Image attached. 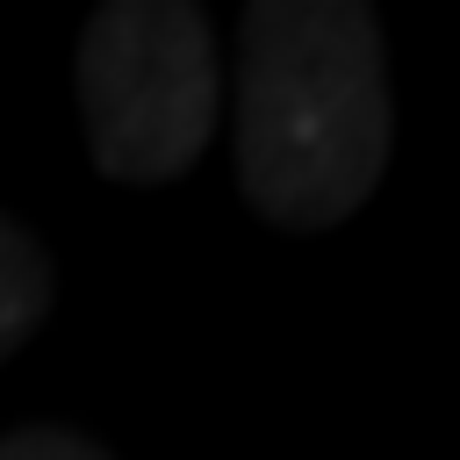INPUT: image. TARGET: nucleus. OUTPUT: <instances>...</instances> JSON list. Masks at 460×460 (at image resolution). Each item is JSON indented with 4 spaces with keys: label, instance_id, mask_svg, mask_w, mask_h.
Here are the masks:
<instances>
[{
    "label": "nucleus",
    "instance_id": "1",
    "mask_svg": "<svg viewBox=\"0 0 460 460\" xmlns=\"http://www.w3.org/2000/svg\"><path fill=\"white\" fill-rule=\"evenodd\" d=\"M388 165V86L367 7L266 0L244 22L237 180L280 230L345 223Z\"/></svg>",
    "mask_w": 460,
    "mask_h": 460
},
{
    "label": "nucleus",
    "instance_id": "3",
    "mask_svg": "<svg viewBox=\"0 0 460 460\" xmlns=\"http://www.w3.org/2000/svg\"><path fill=\"white\" fill-rule=\"evenodd\" d=\"M43 302H50V273H43L36 244H29V237H14V230L0 223V359L36 331Z\"/></svg>",
    "mask_w": 460,
    "mask_h": 460
},
{
    "label": "nucleus",
    "instance_id": "4",
    "mask_svg": "<svg viewBox=\"0 0 460 460\" xmlns=\"http://www.w3.org/2000/svg\"><path fill=\"white\" fill-rule=\"evenodd\" d=\"M0 460H101V453L72 431H14L0 438Z\"/></svg>",
    "mask_w": 460,
    "mask_h": 460
},
{
    "label": "nucleus",
    "instance_id": "2",
    "mask_svg": "<svg viewBox=\"0 0 460 460\" xmlns=\"http://www.w3.org/2000/svg\"><path fill=\"white\" fill-rule=\"evenodd\" d=\"M79 115L101 172L165 180L216 122V50L208 22L180 0H115L79 43Z\"/></svg>",
    "mask_w": 460,
    "mask_h": 460
}]
</instances>
